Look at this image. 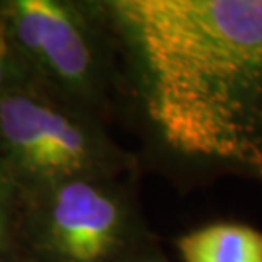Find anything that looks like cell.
I'll return each instance as SVG.
<instances>
[{
	"instance_id": "cell-5",
	"label": "cell",
	"mask_w": 262,
	"mask_h": 262,
	"mask_svg": "<svg viewBox=\"0 0 262 262\" xmlns=\"http://www.w3.org/2000/svg\"><path fill=\"white\" fill-rule=\"evenodd\" d=\"M184 262H262V233L233 223L194 230L179 240Z\"/></svg>"
},
{
	"instance_id": "cell-4",
	"label": "cell",
	"mask_w": 262,
	"mask_h": 262,
	"mask_svg": "<svg viewBox=\"0 0 262 262\" xmlns=\"http://www.w3.org/2000/svg\"><path fill=\"white\" fill-rule=\"evenodd\" d=\"M126 230V209L106 182L73 179L20 196L15 244L28 262H113Z\"/></svg>"
},
{
	"instance_id": "cell-1",
	"label": "cell",
	"mask_w": 262,
	"mask_h": 262,
	"mask_svg": "<svg viewBox=\"0 0 262 262\" xmlns=\"http://www.w3.org/2000/svg\"><path fill=\"white\" fill-rule=\"evenodd\" d=\"M145 114L170 150L262 172V0H114Z\"/></svg>"
},
{
	"instance_id": "cell-2",
	"label": "cell",
	"mask_w": 262,
	"mask_h": 262,
	"mask_svg": "<svg viewBox=\"0 0 262 262\" xmlns=\"http://www.w3.org/2000/svg\"><path fill=\"white\" fill-rule=\"evenodd\" d=\"M107 162L106 140L85 111L36 83L0 94V164L20 196L102 179Z\"/></svg>"
},
{
	"instance_id": "cell-7",
	"label": "cell",
	"mask_w": 262,
	"mask_h": 262,
	"mask_svg": "<svg viewBox=\"0 0 262 262\" xmlns=\"http://www.w3.org/2000/svg\"><path fill=\"white\" fill-rule=\"evenodd\" d=\"M33 83L36 82L31 78L29 72L26 70L24 63L15 53L2 20H0V94L17 87L33 85Z\"/></svg>"
},
{
	"instance_id": "cell-3",
	"label": "cell",
	"mask_w": 262,
	"mask_h": 262,
	"mask_svg": "<svg viewBox=\"0 0 262 262\" xmlns=\"http://www.w3.org/2000/svg\"><path fill=\"white\" fill-rule=\"evenodd\" d=\"M0 20L31 78L82 111L97 97L102 51L87 10L65 0L0 2Z\"/></svg>"
},
{
	"instance_id": "cell-8",
	"label": "cell",
	"mask_w": 262,
	"mask_h": 262,
	"mask_svg": "<svg viewBox=\"0 0 262 262\" xmlns=\"http://www.w3.org/2000/svg\"><path fill=\"white\" fill-rule=\"evenodd\" d=\"M0 262H28L17 247L0 249Z\"/></svg>"
},
{
	"instance_id": "cell-6",
	"label": "cell",
	"mask_w": 262,
	"mask_h": 262,
	"mask_svg": "<svg viewBox=\"0 0 262 262\" xmlns=\"http://www.w3.org/2000/svg\"><path fill=\"white\" fill-rule=\"evenodd\" d=\"M20 192L0 164V249L17 247Z\"/></svg>"
}]
</instances>
